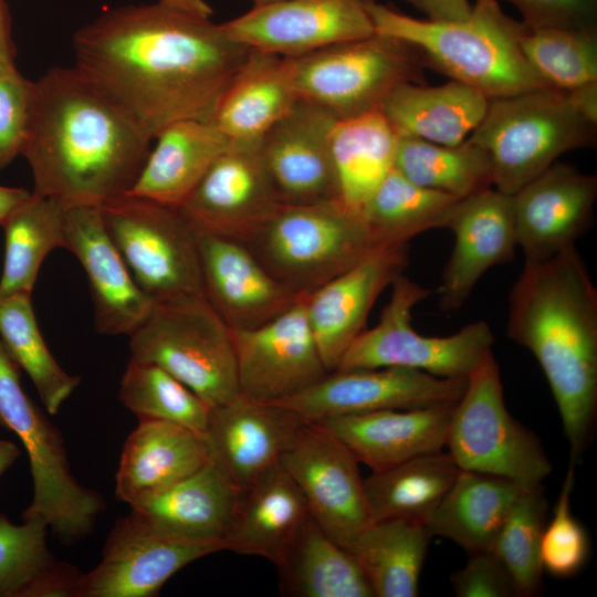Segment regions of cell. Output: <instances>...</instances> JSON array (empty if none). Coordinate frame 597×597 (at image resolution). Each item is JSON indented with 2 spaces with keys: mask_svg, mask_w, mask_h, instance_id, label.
<instances>
[{
  "mask_svg": "<svg viewBox=\"0 0 597 597\" xmlns=\"http://www.w3.org/2000/svg\"><path fill=\"white\" fill-rule=\"evenodd\" d=\"M209 18L161 0L108 10L75 32V66L153 139L177 121H211L251 49Z\"/></svg>",
  "mask_w": 597,
  "mask_h": 597,
  "instance_id": "6da1fadb",
  "label": "cell"
},
{
  "mask_svg": "<svg viewBox=\"0 0 597 597\" xmlns=\"http://www.w3.org/2000/svg\"><path fill=\"white\" fill-rule=\"evenodd\" d=\"M153 137L116 98L76 66L33 82L21 155L32 193L64 206L94 205L129 192Z\"/></svg>",
  "mask_w": 597,
  "mask_h": 597,
  "instance_id": "7a4b0ae2",
  "label": "cell"
},
{
  "mask_svg": "<svg viewBox=\"0 0 597 597\" xmlns=\"http://www.w3.org/2000/svg\"><path fill=\"white\" fill-rule=\"evenodd\" d=\"M506 335L541 366L576 464L597 416V289L575 245L525 261L510 292Z\"/></svg>",
  "mask_w": 597,
  "mask_h": 597,
  "instance_id": "3957f363",
  "label": "cell"
},
{
  "mask_svg": "<svg viewBox=\"0 0 597 597\" xmlns=\"http://www.w3.org/2000/svg\"><path fill=\"white\" fill-rule=\"evenodd\" d=\"M367 10L375 32L411 43L427 67L489 100L549 86L523 53L527 28L506 15L495 0H474L464 19L448 22L412 18L374 0Z\"/></svg>",
  "mask_w": 597,
  "mask_h": 597,
  "instance_id": "277c9868",
  "label": "cell"
},
{
  "mask_svg": "<svg viewBox=\"0 0 597 597\" xmlns=\"http://www.w3.org/2000/svg\"><path fill=\"white\" fill-rule=\"evenodd\" d=\"M596 128L567 92L547 86L490 100L469 138L490 156L493 187L512 196L564 153L593 147Z\"/></svg>",
  "mask_w": 597,
  "mask_h": 597,
  "instance_id": "5b68a950",
  "label": "cell"
},
{
  "mask_svg": "<svg viewBox=\"0 0 597 597\" xmlns=\"http://www.w3.org/2000/svg\"><path fill=\"white\" fill-rule=\"evenodd\" d=\"M244 245L274 277L302 295L377 248L360 213L339 199L280 205Z\"/></svg>",
  "mask_w": 597,
  "mask_h": 597,
  "instance_id": "8992f818",
  "label": "cell"
},
{
  "mask_svg": "<svg viewBox=\"0 0 597 597\" xmlns=\"http://www.w3.org/2000/svg\"><path fill=\"white\" fill-rule=\"evenodd\" d=\"M18 369L0 341V426L23 444L33 483L21 517L42 519L62 544L72 545L93 532L105 501L73 475L59 429L24 392Z\"/></svg>",
  "mask_w": 597,
  "mask_h": 597,
  "instance_id": "52a82bcc",
  "label": "cell"
},
{
  "mask_svg": "<svg viewBox=\"0 0 597 597\" xmlns=\"http://www.w3.org/2000/svg\"><path fill=\"white\" fill-rule=\"evenodd\" d=\"M100 208L133 279L155 304L206 298L199 233L180 208L129 192Z\"/></svg>",
  "mask_w": 597,
  "mask_h": 597,
  "instance_id": "ba28073f",
  "label": "cell"
},
{
  "mask_svg": "<svg viewBox=\"0 0 597 597\" xmlns=\"http://www.w3.org/2000/svg\"><path fill=\"white\" fill-rule=\"evenodd\" d=\"M291 60L297 98L337 121L379 109L388 93L402 83L426 84L427 64L420 50L377 32Z\"/></svg>",
  "mask_w": 597,
  "mask_h": 597,
  "instance_id": "9c48e42d",
  "label": "cell"
},
{
  "mask_svg": "<svg viewBox=\"0 0 597 597\" xmlns=\"http://www.w3.org/2000/svg\"><path fill=\"white\" fill-rule=\"evenodd\" d=\"M130 357L155 364L210 408L240 395L228 325L206 298L155 304L129 335Z\"/></svg>",
  "mask_w": 597,
  "mask_h": 597,
  "instance_id": "30bf717a",
  "label": "cell"
},
{
  "mask_svg": "<svg viewBox=\"0 0 597 597\" xmlns=\"http://www.w3.org/2000/svg\"><path fill=\"white\" fill-rule=\"evenodd\" d=\"M446 448L459 469L537 486L552 463L538 438L509 412L494 354L467 377L455 402Z\"/></svg>",
  "mask_w": 597,
  "mask_h": 597,
  "instance_id": "8fae6325",
  "label": "cell"
},
{
  "mask_svg": "<svg viewBox=\"0 0 597 597\" xmlns=\"http://www.w3.org/2000/svg\"><path fill=\"white\" fill-rule=\"evenodd\" d=\"M390 286L378 323L360 333L336 369L401 367L442 378H467L493 353L494 336L484 321L448 336L418 333L411 325V312L431 290L405 273Z\"/></svg>",
  "mask_w": 597,
  "mask_h": 597,
  "instance_id": "7c38bea8",
  "label": "cell"
},
{
  "mask_svg": "<svg viewBox=\"0 0 597 597\" xmlns=\"http://www.w3.org/2000/svg\"><path fill=\"white\" fill-rule=\"evenodd\" d=\"M280 463L311 516L343 547L371 523L358 460L321 423L305 420Z\"/></svg>",
  "mask_w": 597,
  "mask_h": 597,
  "instance_id": "4fadbf2b",
  "label": "cell"
},
{
  "mask_svg": "<svg viewBox=\"0 0 597 597\" xmlns=\"http://www.w3.org/2000/svg\"><path fill=\"white\" fill-rule=\"evenodd\" d=\"M467 378H442L401 367L328 371L323 378L283 400L308 421L388 409H416L457 402Z\"/></svg>",
  "mask_w": 597,
  "mask_h": 597,
  "instance_id": "5bb4252c",
  "label": "cell"
},
{
  "mask_svg": "<svg viewBox=\"0 0 597 597\" xmlns=\"http://www.w3.org/2000/svg\"><path fill=\"white\" fill-rule=\"evenodd\" d=\"M305 296L260 326L230 328L242 396L276 402L328 373L306 315Z\"/></svg>",
  "mask_w": 597,
  "mask_h": 597,
  "instance_id": "9a60e30c",
  "label": "cell"
},
{
  "mask_svg": "<svg viewBox=\"0 0 597 597\" xmlns=\"http://www.w3.org/2000/svg\"><path fill=\"white\" fill-rule=\"evenodd\" d=\"M220 551L165 534L130 511L115 522L101 562L83 574L80 597H154L186 565Z\"/></svg>",
  "mask_w": 597,
  "mask_h": 597,
  "instance_id": "2e32d148",
  "label": "cell"
},
{
  "mask_svg": "<svg viewBox=\"0 0 597 597\" xmlns=\"http://www.w3.org/2000/svg\"><path fill=\"white\" fill-rule=\"evenodd\" d=\"M260 139L232 142L179 207L198 233L244 244L282 205L263 164Z\"/></svg>",
  "mask_w": 597,
  "mask_h": 597,
  "instance_id": "e0dca14e",
  "label": "cell"
},
{
  "mask_svg": "<svg viewBox=\"0 0 597 597\" xmlns=\"http://www.w3.org/2000/svg\"><path fill=\"white\" fill-rule=\"evenodd\" d=\"M369 1L289 0L254 6L222 25L249 49L297 57L374 34Z\"/></svg>",
  "mask_w": 597,
  "mask_h": 597,
  "instance_id": "ac0fdd59",
  "label": "cell"
},
{
  "mask_svg": "<svg viewBox=\"0 0 597 597\" xmlns=\"http://www.w3.org/2000/svg\"><path fill=\"white\" fill-rule=\"evenodd\" d=\"M336 122L320 106L297 100L261 137L263 164L282 205L338 199L331 147Z\"/></svg>",
  "mask_w": 597,
  "mask_h": 597,
  "instance_id": "d6986e66",
  "label": "cell"
},
{
  "mask_svg": "<svg viewBox=\"0 0 597 597\" xmlns=\"http://www.w3.org/2000/svg\"><path fill=\"white\" fill-rule=\"evenodd\" d=\"M596 198L595 175L557 161L512 195L516 244L525 261L575 245L593 222Z\"/></svg>",
  "mask_w": 597,
  "mask_h": 597,
  "instance_id": "ffe728a7",
  "label": "cell"
},
{
  "mask_svg": "<svg viewBox=\"0 0 597 597\" xmlns=\"http://www.w3.org/2000/svg\"><path fill=\"white\" fill-rule=\"evenodd\" d=\"M409 244L377 247L349 269L305 296L306 315L321 357L335 370L365 329L381 292L409 263Z\"/></svg>",
  "mask_w": 597,
  "mask_h": 597,
  "instance_id": "44dd1931",
  "label": "cell"
},
{
  "mask_svg": "<svg viewBox=\"0 0 597 597\" xmlns=\"http://www.w3.org/2000/svg\"><path fill=\"white\" fill-rule=\"evenodd\" d=\"M63 248L76 256L86 273L96 331L129 336L155 303L133 279L108 235L100 206H65Z\"/></svg>",
  "mask_w": 597,
  "mask_h": 597,
  "instance_id": "7402d4cb",
  "label": "cell"
},
{
  "mask_svg": "<svg viewBox=\"0 0 597 597\" xmlns=\"http://www.w3.org/2000/svg\"><path fill=\"white\" fill-rule=\"evenodd\" d=\"M446 229L454 243L437 293L440 308L452 312L464 305L490 269L513 259L517 244L512 196L492 187L460 199Z\"/></svg>",
  "mask_w": 597,
  "mask_h": 597,
  "instance_id": "603a6c76",
  "label": "cell"
},
{
  "mask_svg": "<svg viewBox=\"0 0 597 597\" xmlns=\"http://www.w3.org/2000/svg\"><path fill=\"white\" fill-rule=\"evenodd\" d=\"M205 297L229 328H253L303 296L274 277L243 243L199 233Z\"/></svg>",
  "mask_w": 597,
  "mask_h": 597,
  "instance_id": "cb8c5ba5",
  "label": "cell"
},
{
  "mask_svg": "<svg viewBox=\"0 0 597 597\" xmlns=\"http://www.w3.org/2000/svg\"><path fill=\"white\" fill-rule=\"evenodd\" d=\"M305 421L293 410L241 394L211 408L206 438L211 454L242 491L277 464Z\"/></svg>",
  "mask_w": 597,
  "mask_h": 597,
  "instance_id": "d4e9b609",
  "label": "cell"
},
{
  "mask_svg": "<svg viewBox=\"0 0 597 597\" xmlns=\"http://www.w3.org/2000/svg\"><path fill=\"white\" fill-rule=\"evenodd\" d=\"M455 402L388 409L318 421L371 471L446 448Z\"/></svg>",
  "mask_w": 597,
  "mask_h": 597,
  "instance_id": "484cf974",
  "label": "cell"
},
{
  "mask_svg": "<svg viewBox=\"0 0 597 597\" xmlns=\"http://www.w3.org/2000/svg\"><path fill=\"white\" fill-rule=\"evenodd\" d=\"M125 440L116 472V498L135 507L203 467L211 458L206 436L185 426L138 419Z\"/></svg>",
  "mask_w": 597,
  "mask_h": 597,
  "instance_id": "4316f807",
  "label": "cell"
},
{
  "mask_svg": "<svg viewBox=\"0 0 597 597\" xmlns=\"http://www.w3.org/2000/svg\"><path fill=\"white\" fill-rule=\"evenodd\" d=\"M243 492L211 454L199 470L130 511L165 534L224 551Z\"/></svg>",
  "mask_w": 597,
  "mask_h": 597,
  "instance_id": "83f0119b",
  "label": "cell"
},
{
  "mask_svg": "<svg viewBox=\"0 0 597 597\" xmlns=\"http://www.w3.org/2000/svg\"><path fill=\"white\" fill-rule=\"evenodd\" d=\"M297 100L291 57L251 49L211 122L231 142L259 140Z\"/></svg>",
  "mask_w": 597,
  "mask_h": 597,
  "instance_id": "f1b7e54d",
  "label": "cell"
},
{
  "mask_svg": "<svg viewBox=\"0 0 597 597\" xmlns=\"http://www.w3.org/2000/svg\"><path fill=\"white\" fill-rule=\"evenodd\" d=\"M129 193L181 207L232 143L211 121L181 119L163 128Z\"/></svg>",
  "mask_w": 597,
  "mask_h": 597,
  "instance_id": "f546056e",
  "label": "cell"
},
{
  "mask_svg": "<svg viewBox=\"0 0 597 597\" xmlns=\"http://www.w3.org/2000/svg\"><path fill=\"white\" fill-rule=\"evenodd\" d=\"M489 101L474 87L453 80L438 86L402 83L388 93L379 111L398 137L452 146L476 128Z\"/></svg>",
  "mask_w": 597,
  "mask_h": 597,
  "instance_id": "4dcf8cb0",
  "label": "cell"
},
{
  "mask_svg": "<svg viewBox=\"0 0 597 597\" xmlns=\"http://www.w3.org/2000/svg\"><path fill=\"white\" fill-rule=\"evenodd\" d=\"M308 515L301 491L279 462L243 492L226 549L275 563Z\"/></svg>",
  "mask_w": 597,
  "mask_h": 597,
  "instance_id": "1f68e13d",
  "label": "cell"
},
{
  "mask_svg": "<svg viewBox=\"0 0 597 597\" xmlns=\"http://www.w3.org/2000/svg\"><path fill=\"white\" fill-rule=\"evenodd\" d=\"M521 489L506 478L460 469L425 526L468 554L492 549Z\"/></svg>",
  "mask_w": 597,
  "mask_h": 597,
  "instance_id": "d6a6232c",
  "label": "cell"
},
{
  "mask_svg": "<svg viewBox=\"0 0 597 597\" xmlns=\"http://www.w3.org/2000/svg\"><path fill=\"white\" fill-rule=\"evenodd\" d=\"M274 564L286 596L374 597L355 558L311 514Z\"/></svg>",
  "mask_w": 597,
  "mask_h": 597,
  "instance_id": "836d02e7",
  "label": "cell"
},
{
  "mask_svg": "<svg viewBox=\"0 0 597 597\" xmlns=\"http://www.w3.org/2000/svg\"><path fill=\"white\" fill-rule=\"evenodd\" d=\"M459 470L442 450L373 471L364 478L370 521L400 520L425 525Z\"/></svg>",
  "mask_w": 597,
  "mask_h": 597,
  "instance_id": "e575fe53",
  "label": "cell"
},
{
  "mask_svg": "<svg viewBox=\"0 0 597 597\" xmlns=\"http://www.w3.org/2000/svg\"><path fill=\"white\" fill-rule=\"evenodd\" d=\"M431 537L423 524L378 521L345 548L366 576L374 597H415Z\"/></svg>",
  "mask_w": 597,
  "mask_h": 597,
  "instance_id": "d590c367",
  "label": "cell"
},
{
  "mask_svg": "<svg viewBox=\"0 0 597 597\" xmlns=\"http://www.w3.org/2000/svg\"><path fill=\"white\" fill-rule=\"evenodd\" d=\"M398 135L379 111L337 121L331 135L338 199L359 212L394 168Z\"/></svg>",
  "mask_w": 597,
  "mask_h": 597,
  "instance_id": "8d00e7d4",
  "label": "cell"
},
{
  "mask_svg": "<svg viewBox=\"0 0 597 597\" xmlns=\"http://www.w3.org/2000/svg\"><path fill=\"white\" fill-rule=\"evenodd\" d=\"M459 200L416 185L392 168L359 213L375 247L404 245L428 230L446 229Z\"/></svg>",
  "mask_w": 597,
  "mask_h": 597,
  "instance_id": "74e56055",
  "label": "cell"
},
{
  "mask_svg": "<svg viewBox=\"0 0 597 597\" xmlns=\"http://www.w3.org/2000/svg\"><path fill=\"white\" fill-rule=\"evenodd\" d=\"M65 206L50 197L32 193L1 224L4 231V260L0 298L32 294L46 255L63 248Z\"/></svg>",
  "mask_w": 597,
  "mask_h": 597,
  "instance_id": "f35d334b",
  "label": "cell"
},
{
  "mask_svg": "<svg viewBox=\"0 0 597 597\" xmlns=\"http://www.w3.org/2000/svg\"><path fill=\"white\" fill-rule=\"evenodd\" d=\"M394 168L416 185L458 199L493 187L490 156L469 137L452 146L398 137Z\"/></svg>",
  "mask_w": 597,
  "mask_h": 597,
  "instance_id": "ab89813d",
  "label": "cell"
},
{
  "mask_svg": "<svg viewBox=\"0 0 597 597\" xmlns=\"http://www.w3.org/2000/svg\"><path fill=\"white\" fill-rule=\"evenodd\" d=\"M0 341L11 359L32 380L41 402L56 415L81 383L66 373L48 348L36 323L31 294L0 298Z\"/></svg>",
  "mask_w": 597,
  "mask_h": 597,
  "instance_id": "60d3db41",
  "label": "cell"
},
{
  "mask_svg": "<svg viewBox=\"0 0 597 597\" xmlns=\"http://www.w3.org/2000/svg\"><path fill=\"white\" fill-rule=\"evenodd\" d=\"M118 398L138 419L169 421L207 433L211 408L155 364L130 357L119 381Z\"/></svg>",
  "mask_w": 597,
  "mask_h": 597,
  "instance_id": "b9f144b4",
  "label": "cell"
},
{
  "mask_svg": "<svg viewBox=\"0 0 597 597\" xmlns=\"http://www.w3.org/2000/svg\"><path fill=\"white\" fill-rule=\"evenodd\" d=\"M546 517L542 485L522 486L492 546L521 597L537 595L542 588L540 549Z\"/></svg>",
  "mask_w": 597,
  "mask_h": 597,
  "instance_id": "7bdbcfd3",
  "label": "cell"
},
{
  "mask_svg": "<svg viewBox=\"0 0 597 597\" xmlns=\"http://www.w3.org/2000/svg\"><path fill=\"white\" fill-rule=\"evenodd\" d=\"M522 50L551 87L568 92L597 81V28L527 29Z\"/></svg>",
  "mask_w": 597,
  "mask_h": 597,
  "instance_id": "ee69618b",
  "label": "cell"
},
{
  "mask_svg": "<svg viewBox=\"0 0 597 597\" xmlns=\"http://www.w3.org/2000/svg\"><path fill=\"white\" fill-rule=\"evenodd\" d=\"M40 517L12 523L0 513V597H29L32 587L55 563Z\"/></svg>",
  "mask_w": 597,
  "mask_h": 597,
  "instance_id": "f6af8a7d",
  "label": "cell"
},
{
  "mask_svg": "<svg viewBox=\"0 0 597 597\" xmlns=\"http://www.w3.org/2000/svg\"><path fill=\"white\" fill-rule=\"evenodd\" d=\"M575 464L569 462L553 515L546 523L541 541V563L552 576L567 578L577 575L590 554V542L583 524L570 509Z\"/></svg>",
  "mask_w": 597,
  "mask_h": 597,
  "instance_id": "bcb514c9",
  "label": "cell"
},
{
  "mask_svg": "<svg viewBox=\"0 0 597 597\" xmlns=\"http://www.w3.org/2000/svg\"><path fill=\"white\" fill-rule=\"evenodd\" d=\"M33 82L14 62L0 61V169L21 155L29 125Z\"/></svg>",
  "mask_w": 597,
  "mask_h": 597,
  "instance_id": "7dc6e473",
  "label": "cell"
},
{
  "mask_svg": "<svg viewBox=\"0 0 597 597\" xmlns=\"http://www.w3.org/2000/svg\"><path fill=\"white\" fill-rule=\"evenodd\" d=\"M450 582L458 597H521L509 570L492 549L469 554Z\"/></svg>",
  "mask_w": 597,
  "mask_h": 597,
  "instance_id": "c3c4849f",
  "label": "cell"
},
{
  "mask_svg": "<svg viewBox=\"0 0 597 597\" xmlns=\"http://www.w3.org/2000/svg\"><path fill=\"white\" fill-rule=\"evenodd\" d=\"M523 15L528 30L597 28V0H506Z\"/></svg>",
  "mask_w": 597,
  "mask_h": 597,
  "instance_id": "681fc988",
  "label": "cell"
},
{
  "mask_svg": "<svg viewBox=\"0 0 597 597\" xmlns=\"http://www.w3.org/2000/svg\"><path fill=\"white\" fill-rule=\"evenodd\" d=\"M427 14L428 20L438 22L459 21L471 10L470 0H405Z\"/></svg>",
  "mask_w": 597,
  "mask_h": 597,
  "instance_id": "f907efd6",
  "label": "cell"
},
{
  "mask_svg": "<svg viewBox=\"0 0 597 597\" xmlns=\"http://www.w3.org/2000/svg\"><path fill=\"white\" fill-rule=\"evenodd\" d=\"M578 112L597 125V81L567 92Z\"/></svg>",
  "mask_w": 597,
  "mask_h": 597,
  "instance_id": "816d5d0a",
  "label": "cell"
},
{
  "mask_svg": "<svg viewBox=\"0 0 597 597\" xmlns=\"http://www.w3.org/2000/svg\"><path fill=\"white\" fill-rule=\"evenodd\" d=\"M15 45L12 39L11 15L6 0H0V61L14 62Z\"/></svg>",
  "mask_w": 597,
  "mask_h": 597,
  "instance_id": "f5cc1de1",
  "label": "cell"
},
{
  "mask_svg": "<svg viewBox=\"0 0 597 597\" xmlns=\"http://www.w3.org/2000/svg\"><path fill=\"white\" fill-rule=\"evenodd\" d=\"M30 196L31 192L23 188L0 186V226Z\"/></svg>",
  "mask_w": 597,
  "mask_h": 597,
  "instance_id": "db71d44e",
  "label": "cell"
},
{
  "mask_svg": "<svg viewBox=\"0 0 597 597\" xmlns=\"http://www.w3.org/2000/svg\"><path fill=\"white\" fill-rule=\"evenodd\" d=\"M20 455L18 446L8 440H0V475L6 472Z\"/></svg>",
  "mask_w": 597,
  "mask_h": 597,
  "instance_id": "11a10c76",
  "label": "cell"
},
{
  "mask_svg": "<svg viewBox=\"0 0 597 597\" xmlns=\"http://www.w3.org/2000/svg\"><path fill=\"white\" fill-rule=\"evenodd\" d=\"M172 6L188 9L193 12L210 17L212 10L205 0H161Z\"/></svg>",
  "mask_w": 597,
  "mask_h": 597,
  "instance_id": "9f6ffc18",
  "label": "cell"
},
{
  "mask_svg": "<svg viewBox=\"0 0 597 597\" xmlns=\"http://www.w3.org/2000/svg\"><path fill=\"white\" fill-rule=\"evenodd\" d=\"M254 6H265L289 0H252Z\"/></svg>",
  "mask_w": 597,
  "mask_h": 597,
  "instance_id": "6f0895ef",
  "label": "cell"
}]
</instances>
